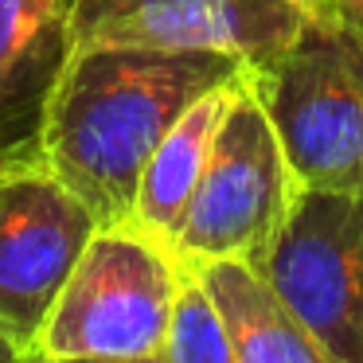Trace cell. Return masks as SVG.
I'll return each instance as SVG.
<instances>
[{"mask_svg":"<svg viewBox=\"0 0 363 363\" xmlns=\"http://www.w3.org/2000/svg\"><path fill=\"white\" fill-rule=\"evenodd\" d=\"M235 82H227V86L199 98L164 133V141L157 145V152L145 164L137 203H133V219L129 223L137 230H145L149 238H157L160 246H168V250H172V238L184 223V211H188L191 196H196V184L207 168L219 121L230 106V94H235Z\"/></svg>","mask_w":363,"mask_h":363,"instance_id":"30bf717a","label":"cell"},{"mask_svg":"<svg viewBox=\"0 0 363 363\" xmlns=\"http://www.w3.org/2000/svg\"><path fill=\"white\" fill-rule=\"evenodd\" d=\"M227 320L238 363H340L246 262H207L191 269Z\"/></svg>","mask_w":363,"mask_h":363,"instance_id":"9c48e42d","label":"cell"},{"mask_svg":"<svg viewBox=\"0 0 363 363\" xmlns=\"http://www.w3.org/2000/svg\"><path fill=\"white\" fill-rule=\"evenodd\" d=\"M20 363H164V355H141V359H55V355L28 352Z\"/></svg>","mask_w":363,"mask_h":363,"instance_id":"4fadbf2b","label":"cell"},{"mask_svg":"<svg viewBox=\"0 0 363 363\" xmlns=\"http://www.w3.org/2000/svg\"><path fill=\"white\" fill-rule=\"evenodd\" d=\"M293 196L297 180L285 149L262 102L238 74L207 168L172 238V258L184 269H199L207 262L258 266L289 215Z\"/></svg>","mask_w":363,"mask_h":363,"instance_id":"277c9868","label":"cell"},{"mask_svg":"<svg viewBox=\"0 0 363 363\" xmlns=\"http://www.w3.org/2000/svg\"><path fill=\"white\" fill-rule=\"evenodd\" d=\"M254 269L340 363H363V191L297 188Z\"/></svg>","mask_w":363,"mask_h":363,"instance_id":"5b68a950","label":"cell"},{"mask_svg":"<svg viewBox=\"0 0 363 363\" xmlns=\"http://www.w3.org/2000/svg\"><path fill=\"white\" fill-rule=\"evenodd\" d=\"M180 262L133 223L98 227L32 352L55 359L160 355L180 293Z\"/></svg>","mask_w":363,"mask_h":363,"instance_id":"3957f363","label":"cell"},{"mask_svg":"<svg viewBox=\"0 0 363 363\" xmlns=\"http://www.w3.org/2000/svg\"><path fill=\"white\" fill-rule=\"evenodd\" d=\"M297 188L363 191V35L305 24L262 67H242Z\"/></svg>","mask_w":363,"mask_h":363,"instance_id":"7a4b0ae2","label":"cell"},{"mask_svg":"<svg viewBox=\"0 0 363 363\" xmlns=\"http://www.w3.org/2000/svg\"><path fill=\"white\" fill-rule=\"evenodd\" d=\"M160 355H164V363H238L227 320L211 301L207 285L199 281V274H191V269H184L180 277L172 324H168V340Z\"/></svg>","mask_w":363,"mask_h":363,"instance_id":"8fae6325","label":"cell"},{"mask_svg":"<svg viewBox=\"0 0 363 363\" xmlns=\"http://www.w3.org/2000/svg\"><path fill=\"white\" fill-rule=\"evenodd\" d=\"M28 355V347L20 344L16 336H9V332L0 328V363H20Z\"/></svg>","mask_w":363,"mask_h":363,"instance_id":"5bb4252c","label":"cell"},{"mask_svg":"<svg viewBox=\"0 0 363 363\" xmlns=\"http://www.w3.org/2000/svg\"><path fill=\"white\" fill-rule=\"evenodd\" d=\"M238 74L242 63L215 51L74 48L43 113L40 157L94 211L98 227L129 223L164 133Z\"/></svg>","mask_w":363,"mask_h":363,"instance_id":"6da1fadb","label":"cell"},{"mask_svg":"<svg viewBox=\"0 0 363 363\" xmlns=\"http://www.w3.org/2000/svg\"><path fill=\"white\" fill-rule=\"evenodd\" d=\"M305 24L289 0H71L74 48L215 51L242 67L281 55Z\"/></svg>","mask_w":363,"mask_h":363,"instance_id":"52a82bcc","label":"cell"},{"mask_svg":"<svg viewBox=\"0 0 363 363\" xmlns=\"http://www.w3.org/2000/svg\"><path fill=\"white\" fill-rule=\"evenodd\" d=\"M98 219L43 157L0 168V328L32 352Z\"/></svg>","mask_w":363,"mask_h":363,"instance_id":"8992f818","label":"cell"},{"mask_svg":"<svg viewBox=\"0 0 363 363\" xmlns=\"http://www.w3.org/2000/svg\"><path fill=\"white\" fill-rule=\"evenodd\" d=\"M293 9L308 24H328V28H352V12L359 0H289Z\"/></svg>","mask_w":363,"mask_h":363,"instance_id":"7c38bea8","label":"cell"},{"mask_svg":"<svg viewBox=\"0 0 363 363\" xmlns=\"http://www.w3.org/2000/svg\"><path fill=\"white\" fill-rule=\"evenodd\" d=\"M352 32H359V35H363V0L355 4V12H352Z\"/></svg>","mask_w":363,"mask_h":363,"instance_id":"9a60e30c","label":"cell"},{"mask_svg":"<svg viewBox=\"0 0 363 363\" xmlns=\"http://www.w3.org/2000/svg\"><path fill=\"white\" fill-rule=\"evenodd\" d=\"M71 51V0H0V168L40 157L43 113Z\"/></svg>","mask_w":363,"mask_h":363,"instance_id":"ba28073f","label":"cell"}]
</instances>
